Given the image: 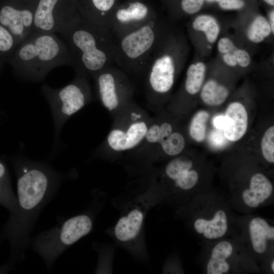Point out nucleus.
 Listing matches in <instances>:
<instances>
[{
    "instance_id": "obj_1",
    "label": "nucleus",
    "mask_w": 274,
    "mask_h": 274,
    "mask_svg": "<svg viewBox=\"0 0 274 274\" xmlns=\"http://www.w3.org/2000/svg\"><path fill=\"white\" fill-rule=\"evenodd\" d=\"M17 177V207L8 223L13 257H22L41 210L64 179L46 163L17 157L13 161Z\"/></svg>"
},
{
    "instance_id": "obj_2",
    "label": "nucleus",
    "mask_w": 274,
    "mask_h": 274,
    "mask_svg": "<svg viewBox=\"0 0 274 274\" xmlns=\"http://www.w3.org/2000/svg\"><path fill=\"white\" fill-rule=\"evenodd\" d=\"M58 33L68 48L75 72L93 78L114 63L115 40L110 30L79 17Z\"/></svg>"
},
{
    "instance_id": "obj_3",
    "label": "nucleus",
    "mask_w": 274,
    "mask_h": 274,
    "mask_svg": "<svg viewBox=\"0 0 274 274\" xmlns=\"http://www.w3.org/2000/svg\"><path fill=\"white\" fill-rule=\"evenodd\" d=\"M7 62L18 77L31 82L43 81L57 67L73 64L64 41L50 33L30 34L18 45Z\"/></svg>"
},
{
    "instance_id": "obj_4",
    "label": "nucleus",
    "mask_w": 274,
    "mask_h": 274,
    "mask_svg": "<svg viewBox=\"0 0 274 274\" xmlns=\"http://www.w3.org/2000/svg\"><path fill=\"white\" fill-rule=\"evenodd\" d=\"M185 51L182 36L166 29L151 54L143 75L150 108L159 109L170 92L184 62Z\"/></svg>"
},
{
    "instance_id": "obj_5",
    "label": "nucleus",
    "mask_w": 274,
    "mask_h": 274,
    "mask_svg": "<svg viewBox=\"0 0 274 274\" xmlns=\"http://www.w3.org/2000/svg\"><path fill=\"white\" fill-rule=\"evenodd\" d=\"M180 207V215L203 244L236 235L237 216L222 194L200 193Z\"/></svg>"
},
{
    "instance_id": "obj_6",
    "label": "nucleus",
    "mask_w": 274,
    "mask_h": 274,
    "mask_svg": "<svg viewBox=\"0 0 274 274\" xmlns=\"http://www.w3.org/2000/svg\"><path fill=\"white\" fill-rule=\"evenodd\" d=\"M111 128L96 149L95 157L116 160L135 149L143 140L152 118L133 101L113 117Z\"/></svg>"
},
{
    "instance_id": "obj_7",
    "label": "nucleus",
    "mask_w": 274,
    "mask_h": 274,
    "mask_svg": "<svg viewBox=\"0 0 274 274\" xmlns=\"http://www.w3.org/2000/svg\"><path fill=\"white\" fill-rule=\"evenodd\" d=\"M165 30L156 18L114 38V63L127 75L143 76L150 55Z\"/></svg>"
},
{
    "instance_id": "obj_8",
    "label": "nucleus",
    "mask_w": 274,
    "mask_h": 274,
    "mask_svg": "<svg viewBox=\"0 0 274 274\" xmlns=\"http://www.w3.org/2000/svg\"><path fill=\"white\" fill-rule=\"evenodd\" d=\"M202 271L207 274L256 272L259 265L236 235L204 244L200 255Z\"/></svg>"
},
{
    "instance_id": "obj_9",
    "label": "nucleus",
    "mask_w": 274,
    "mask_h": 274,
    "mask_svg": "<svg viewBox=\"0 0 274 274\" xmlns=\"http://www.w3.org/2000/svg\"><path fill=\"white\" fill-rule=\"evenodd\" d=\"M73 80L61 88L44 84L41 91L47 99L52 115L54 129V147H59L61 131L65 122L92 99L91 87L85 75L75 72Z\"/></svg>"
},
{
    "instance_id": "obj_10",
    "label": "nucleus",
    "mask_w": 274,
    "mask_h": 274,
    "mask_svg": "<svg viewBox=\"0 0 274 274\" xmlns=\"http://www.w3.org/2000/svg\"><path fill=\"white\" fill-rule=\"evenodd\" d=\"M181 154L165 164L160 173V182L157 184L165 197L182 206L196 195L213 190L202 183L200 172L192 158Z\"/></svg>"
},
{
    "instance_id": "obj_11",
    "label": "nucleus",
    "mask_w": 274,
    "mask_h": 274,
    "mask_svg": "<svg viewBox=\"0 0 274 274\" xmlns=\"http://www.w3.org/2000/svg\"><path fill=\"white\" fill-rule=\"evenodd\" d=\"M92 226L88 215L73 217L59 226L41 233L33 240L32 247L49 268L68 247L88 234Z\"/></svg>"
},
{
    "instance_id": "obj_12",
    "label": "nucleus",
    "mask_w": 274,
    "mask_h": 274,
    "mask_svg": "<svg viewBox=\"0 0 274 274\" xmlns=\"http://www.w3.org/2000/svg\"><path fill=\"white\" fill-rule=\"evenodd\" d=\"M236 227V235L261 270L267 259L274 255L273 222L260 216L244 214L237 216Z\"/></svg>"
},
{
    "instance_id": "obj_13",
    "label": "nucleus",
    "mask_w": 274,
    "mask_h": 274,
    "mask_svg": "<svg viewBox=\"0 0 274 274\" xmlns=\"http://www.w3.org/2000/svg\"><path fill=\"white\" fill-rule=\"evenodd\" d=\"M92 78L98 100L112 117L133 101V86L120 68L109 66Z\"/></svg>"
},
{
    "instance_id": "obj_14",
    "label": "nucleus",
    "mask_w": 274,
    "mask_h": 274,
    "mask_svg": "<svg viewBox=\"0 0 274 274\" xmlns=\"http://www.w3.org/2000/svg\"><path fill=\"white\" fill-rule=\"evenodd\" d=\"M227 199L233 211L249 214L273 203L274 189L271 180L264 174L255 172L245 181L231 186Z\"/></svg>"
},
{
    "instance_id": "obj_15",
    "label": "nucleus",
    "mask_w": 274,
    "mask_h": 274,
    "mask_svg": "<svg viewBox=\"0 0 274 274\" xmlns=\"http://www.w3.org/2000/svg\"><path fill=\"white\" fill-rule=\"evenodd\" d=\"M64 2V0H38L31 34L59 33L79 17L75 6Z\"/></svg>"
},
{
    "instance_id": "obj_16",
    "label": "nucleus",
    "mask_w": 274,
    "mask_h": 274,
    "mask_svg": "<svg viewBox=\"0 0 274 274\" xmlns=\"http://www.w3.org/2000/svg\"><path fill=\"white\" fill-rule=\"evenodd\" d=\"M141 143L133 150L125 155L140 163L150 164L159 160L161 147L165 140L175 130L170 120L162 117L158 110Z\"/></svg>"
},
{
    "instance_id": "obj_17",
    "label": "nucleus",
    "mask_w": 274,
    "mask_h": 274,
    "mask_svg": "<svg viewBox=\"0 0 274 274\" xmlns=\"http://www.w3.org/2000/svg\"><path fill=\"white\" fill-rule=\"evenodd\" d=\"M0 8V23L20 43L32 31L36 5L31 0H12Z\"/></svg>"
},
{
    "instance_id": "obj_18",
    "label": "nucleus",
    "mask_w": 274,
    "mask_h": 274,
    "mask_svg": "<svg viewBox=\"0 0 274 274\" xmlns=\"http://www.w3.org/2000/svg\"><path fill=\"white\" fill-rule=\"evenodd\" d=\"M156 18L144 3L135 1L115 9L110 24L114 38L135 29Z\"/></svg>"
},
{
    "instance_id": "obj_19",
    "label": "nucleus",
    "mask_w": 274,
    "mask_h": 274,
    "mask_svg": "<svg viewBox=\"0 0 274 274\" xmlns=\"http://www.w3.org/2000/svg\"><path fill=\"white\" fill-rule=\"evenodd\" d=\"M147 201L138 200L132 203L119 219L114 227V234L120 242H133L141 233L147 210Z\"/></svg>"
},
{
    "instance_id": "obj_20",
    "label": "nucleus",
    "mask_w": 274,
    "mask_h": 274,
    "mask_svg": "<svg viewBox=\"0 0 274 274\" xmlns=\"http://www.w3.org/2000/svg\"><path fill=\"white\" fill-rule=\"evenodd\" d=\"M116 0H85L77 4V12L84 21L110 30Z\"/></svg>"
},
{
    "instance_id": "obj_21",
    "label": "nucleus",
    "mask_w": 274,
    "mask_h": 274,
    "mask_svg": "<svg viewBox=\"0 0 274 274\" xmlns=\"http://www.w3.org/2000/svg\"><path fill=\"white\" fill-rule=\"evenodd\" d=\"M224 118V136L231 142L242 139L247 130L248 124V113L245 106L237 101L232 102L226 108Z\"/></svg>"
},
{
    "instance_id": "obj_22",
    "label": "nucleus",
    "mask_w": 274,
    "mask_h": 274,
    "mask_svg": "<svg viewBox=\"0 0 274 274\" xmlns=\"http://www.w3.org/2000/svg\"><path fill=\"white\" fill-rule=\"evenodd\" d=\"M217 49L223 61L228 66L247 67L251 63L249 53L244 49L237 48L228 37H224L219 40Z\"/></svg>"
},
{
    "instance_id": "obj_23",
    "label": "nucleus",
    "mask_w": 274,
    "mask_h": 274,
    "mask_svg": "<svg viewBox=\"0 0 274 274\" xmlns=\"http://www.w3.org/2000/svg\"><path fill=\"white\" fill-rule=\"evenodd\" d=\"M229 93L225 86L214 79H210L202 85L200 95L201 100L206 105L218 106L225 101Z\"/></svg>"
},
{
    "instance_id": "obj_24",
    "label": "nucleus",
    "mask_w": 274,
    "mask_h": 274,
    "mask_svg": "<svg viewBox=\"0 0 274 274\" xmlns=\"http://www.w3.org/2000/svg\"><path fill=\"white\" fill-rule=\"evenodd\" d=\"M206 70V64L201 61L189 65L184 84V89L187 94L194 95L200 91L203 85Z\"/></svg>"
},
{
    "instance_id": "obj_25",
    "label": "nucleus",
    "mask_w": 274,
    "mask_h": 274,
    "mask_svg": "<svg viewBox=\"0 0 274 274\" xmlns=\"http://www.w3.org/2000/svg\"><path fill=\"white\" fill-rule=\"evenodd\" d=\"M0 203L12 214L17 207V197L13 193L10 174L5 163L0 160Z\"/></svg>"
},
{
    "instance_id": "obj_26",
    "label": "nucleus",
    "mask_w": 274,
    "mask_h": 274,
    "mask_svg": "<svg viewBox=\"0 0 274 274\" xmlns=\"http://www.w3.org/2000/svg\"><path fill=\"white\" fill-rule=\"evenodd\" d=\"M192 28L196 31L203 32L207 40L211 44L217 40L220 27L219 23L213 16L210 15H200L196 17L192 22Z\"/></svg>"
},
{
    "instance_id": "obj_27",
    "label": "nucleus",
    "mask_w": 274,
    "mask_h": 274,
    "mask_svg": "<svg viewBox=\"0 0 274 274\" xmlns=\"http://www.w3.org/2000/svg\"><path fill=\"white\" fill-rule=\"evenodd\" d=\"M272 33L268 19L262 15L255 17L249 25L246 35L248 39L254 43H260Z\"/></svg>"
},
{
    "instance_id": "obj_28",
    "label": "nucleus",
    "mask_w": 274,
    "mask_h": 274,
    "mask_svg": "<svg viewBox=\"0 0 274 274\" xmlns=\"http://www.w3.org/2000/svg\"><path fill=\"white\" fill-rule=\"evenodd\" d=\"M186 141L183 134L175 130L165 140L161 147L159 159L164 157L173 158L184 151Z\"/></svg>"
},
{
    "instance_id": "obj_29",
    "label": "nucleus",
    "mask_w": 274,
    "mask_h": 274,
    "mask_svg": "<svg viewBox=\"0 0 274 274\" xmlns=\"http://www.w3.org/2000/svg\"><path fill=\"white\" fill-rule=\"evenodd\" d=\"M209 118V113L205 110L198 111L192 118L189 126V133L195 141L201 143L205 140Z\"/></svg>"
},
{
    "instance_id": "obj_30",
    "label": "nucleus",
    "mask_w": 274,
    "mask_h": 274,
    "mask_svg": "<svg viewBox=\"0 0 274 274\" xmlns=\"http://www.w3.org/2000/svg\"><path fill=\"white\" fill-rule=\"evenodd\" d=\"M12 33L0 23V61H7L19 44Z\"/></svg>"
},
{
    "instance_id": "obj_31",
    "label": "nucleus",
    "mask_w": 274,
    "mask_h": 274,
    "mask_svg": "<svg viewBox=\"0 0 274 274\" xmlns=\"http://www.w3.org/2000/svg\"><path fill=\"white\" fill-rule=\"evenodd\" d=\"M261 149L262 156L268 163H274V126L266 129L261 141Z\"/></svg>"
},
{
    "instance_id": "obj_32",
    "label": "nucleus",
    "mask_w": 274,
    "mask_h": 274,
    "mask_svg": "<svg viewBox=\"0 0 274 274\" xmlns=\"http://www.w3.org/2000/svg\"><path fill=\"white\" fill-rule=\"evenodd\" d=\"M204 1V0H181L180 7L184 13L193 14L201 9Z\"/></svg>"
},
{
    "instance_id": "obj_33",
    "label": "nucleus",
    "mask_w": 274,
    "mask_h": 274,
    "mask_svg": "<svg viewBox=\"0 0 274 274\" xmlns=\"http://www.w3.org/2000/svg\"><path fill=\"white\" fill-rule=\"evenodd\" d=\"M219 6L224 10H239L245 5L244 0H216Z\"/></svg>"
},
{
    "instance_id": "obj_34",
    "label": "nucleus",
    "mask_w": 274,
    "mask_h": 274,
    "mask_svg": "<svg viewBox=\"0 0 274 274\" xmlns=\"http://www.w3.org/2000/svg\"><path fill=\"white\" fill-rule=\"evenodd\" d=\"M215 125L218 128H222L224 126V123H225V118L224 117L220 116L219 117H217L216 119V120H215Z\"/></svg>"
},
{
    "instance_id": "obj_35",
    "label": "nucleus",
    "mask_w": 274,
    "mask_h": 274,
    "mask_svg": "<svg viewBox=\"0 0 274 274\" xmlns=\"http://www.w3.org/2000/svg\"><path fill=\"white\" fill-rule=\"evenodd\" d=\"M269 23L270 24L272 33H274V11L272 10L269 13Z\"/></svg>"
},
{
    "instance_id": "obj_36",
    "label": "nucleus",
    "mask_w": 274,
    "mask_h": 274,
    "mask_svg": "<svg viewBox=\"0 0 274 274\" xmlns=\"http://www.w3.org/2000/svg\"><path fill=\"white\" fill-rule=\"evenodd\" d=\"M268 5L273 6L274 5V0H263Z\"/></svg>"
},
{
    "instance_id": "obj_37",
    "label": "nucleus",
    "mask_w": 274,
    "mask_h": 274,
    "mask_svg": "<svg viewBox=\"0 0 274 274\" xmlns=\"http://www.w3.org/2000/svg\"><path fill=\"white\" fill-rule=\"evenodd\" d=\"M5 63V62L4 61H0V73L2 71Z\"/></svg>"
},
{
    "instance_id": "obj_38",
    "label": "nucleus",
    "mask_w": 274,
    "mask_h": 274,
    "mask_svg": "<svg viewBox=\"0 0 274 274\" xmlns=\"http://www.w3.org/2000/svg\"></svg>"
}]
</instances>
